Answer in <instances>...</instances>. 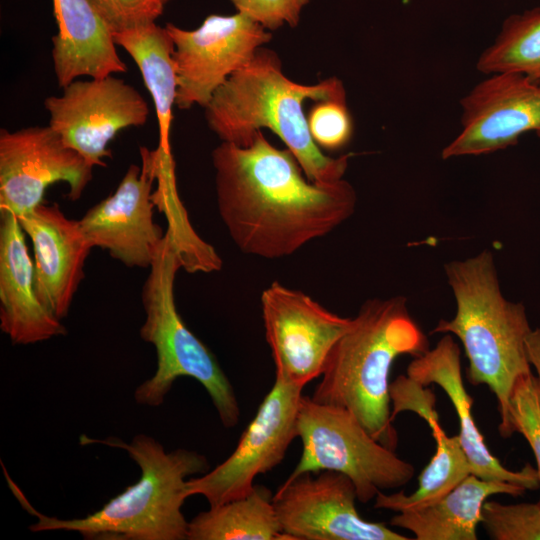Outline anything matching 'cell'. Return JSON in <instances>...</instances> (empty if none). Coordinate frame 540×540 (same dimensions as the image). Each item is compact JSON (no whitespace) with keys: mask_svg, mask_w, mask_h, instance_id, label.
Listing matches in <instances>:
<instances>
[{"mask_svg":"<svg viewBox=\"0 0 540 540\" xmlns=\"http://www.w3.org/2000/svg\"><path fill=\"white\" fill-rule=\"evenodd\" d=\"M211 158L219 216L247 255H292L355 211L357 194L348 181H310L293 153L275 147L261 130L247 147L221 142Z\"/></svg>","mask_w":540,"mask_h":540,"instance_id":"6da1fadb","label":"cell"},{"mask_svg":"<svg viewBox=\"0 0 540 540\" xmlns=\"http://www.w3.org/2000/svg\"><path fill=\"white\" fill-rule=\"evenodd\" d=\"M341 93L344 85L335 76L314 85L292 81L277 52L263 46L215 91L204 108L205 119L221 142L240 147L251 145L263 128L271 130L310 181L329 183L343 179L350 155L333 158L322 152L309 132L304 103Z\"/></svg>","mask_w":540,"mask_h":540,"instance_id":"7a4b0ae2","label":"cell"},{"mask_svg":"<svg viewBox=\"0 0 540 540\" xmlns=\"http://www.w3.org/2000/svg\"><path fill=\"white\" fill-rule=\"evenodd\" d=\"M79 442L125 450L139 466L140 478L94 513L83 518L59 519L37 511L4 468L10 490L22 507L37 518L29 526L31 531H72L89 540L187 539L188 521L182 512L189 497L186 479L208 471L205 455L184 448L166 452L156 439L145 434L134 436L130 443L117 437L93 439L82 434Z\"/></svg>","mask_w":540,"mask_h":540,"instance_id":"3957f363","label":"cell"},{"mask_svg":"<svg viewBox=\"0 0 540 540\" xmlns=\"http://www.w3.org/2000/svg\"><path fill=\"white\" fill-rule=\"evenodd\" d=\"M428 349L404 296L368 299L332 348L311 398L348 410L374 439L395 450L391 368L399 356L415 357Z\"/></svg>","mask_w":540,"mask_h":540,"instance_id":"277c9868","label":"cell"},{"mask_svg":"<svg viewBox=\"0 0 540 540\" xmlns=\"http://www.w3.org/2000/svg\"><path fill=\"white\" fill-rule=\"evenodd\" d=\"M456 302L450 320L441 319L431 334L455 335L468 359L467 378L475 386L486 385L496 397L500 413L499 433H513L510 397L517 380L532 373L526 340L533 330L525 306L501 292L491 251L483 250L464 260L444 265Z\"/></svg>","mask_w":540,"mask_h":540,"instance_id":"5b68a950","label":"cell"},{"mask_svg":"<svg viewBox=\"0 0 540 540\" xmlns=\"http://www.w3.org/2000/svg\"><path fill=\"white\" fill-rule=\"evenodd\" d=\"M183 268L180 248L166 231L157 256L142 288L145 320L140 337L154 346L156 371L138 385V404L160 406L180 377L197 380L209 394L222 425L239 423L240 407L231 382L210 349L188 328L175 303L174 281Z\"/></svg>","mask_w":540,"mask_h":540,"instance_id":"8992f818","label":"cell"},{"mask_svg":"<svg viewBox=\"0 0 540 540\" xmlns=\"http://www.w3.org/2000/svg\"><path fill=\"white\" fill-rule=\"evenodd\" d=\"M297 437L302 454L287 478L303 473L331 470L353 482L357 500L363 504L380 491L401 488L415 475V467L374 439L348 410L302 396Z\"/></svg>","mask_w":540,"mask_h":540,"instance_id":"52a82bcc","label":"cell"},{"mask_svg":"<svg viewBox=\"0 0 540 540\" xmlns=\"http://www.w3.org/2000/svg\"><path fill=\"white\" fill-rule=\"evenodd\" d=\"M302 390V386L275 377L235 450L212 471L188 479V496L201 495L213 507L248 495L255 478L279 465L298 438Z\"/></svg>","mask_w":540,"mask_h":540,"instance_id":"ba28073f","label":"cell"},{"mask_svg":"<svg viewBox=\"0 0 540 540\" xmlns=\"http://www.w3.org/2000/svg\"><path fill=\"white\" fill-rule=\"evenodd\" d=\"M165 28L174 45L176 106L181 110L205 108L215 91L272 39L270 31L239 12L208 15L193 30L173 23Z\"/></svg>","mask_w":540,"mask_h":540,"instance_id":"9c48e42d","label":"cell"},{"mask_svg":"<svg viewBox=\"0 0 540 540\" xmlns=\"http://www.w3.org/2000/svg\"><path fill=\"white\" fill-rule=\"evenodd\" d=\"M261 309L275 377L302 387L322 375L332 348L352 321L277 281L263 290Z\"/></svg>","mask_w":540,"mask_h":540,"instance_id":"30bf717a","label":"cell"},{"mask_svg":"<svg viewBox=\"0 0 540 540\" xmlns=\"http://www.w3.org/2000/svg\"><path fill=\"white\" fill-rule=\"evenodd\" d=\"M44 106L49 126L93 167L106 166L108 145L121 130L142 126L149 117L144 97L115 75L76 79L60 96L46 98Z\"/></svg>","mask_w":540,"mask_h":540,"instance_id":"8fae6325","label":"cell"},{"mask_svg":"<svg viewBox=\"0 0 540 540\" xmlns=\"http://www.w3.org/2000/svg\"><path fill=\"white\" fill-rule=\"evenodd\" d=\"M93 168L49 125L1 129L0 212L30 213L57 182L66 183L67 198L76 201L92 180Z\"/></svg>","mask_w":540,"mask_h":540,"instance_id":"7c38bea8","label":"cell"},{"mask_svg":"<svg viewBox=\"0 0 540 540\" xmlns=\"http://www.w3.org/2000/svg\"><path fill=\"white\" fill-rule=\"evenodd\" d=\"M355 486L346 475L323 470L285 482L273 505L286 540H408L384 522L363 519Z\"/></svg>","mask_w":540,"mask_h":540,"instance_id":"4fadbf2b","label":"cell"},{"mask_svg":"<svg viewBox=\"0 0 540 540\" xmlns=\"http://www.w3.org/2000/svg\"><path fill=\"white\" fill-rule=\"evenodd\" d=\"M460 104L462 130L442 150L443 159L506 149L528 132L540 137V85L523 74H492Z\"/></svg>","mask_w":540,"mask_h":540,"instance_id":"5bb4252c","label":"cell"},{"mask_svg":"<svg viewBox=\"0 0 540 540\" xmlns=\"http://www.w3.org/2000/svg\"><path fill=\"white\" fill-rule=\"evenodd\" d=\"M141 157V166L131 164L116 190L78 221L93 247L127 267L150 268L166 232L153 220L151 151L141 148Z\"/></svg>","mask_w":540,"mask_h":540,"instance_id":"9a60e30c","label":"cell"},{"mask_svg":"<svg viewBox=\"0 0 540 540\" xmlns=\"http://www.w3.org/2000/svg\"><path fill=\"white\" fill-rule=\"evenodd\" d=\"M33 246L34 285L40 302L57 318L67 316L93 248L79 221L44 202L18 217Z\"/></svg>","mask_w":540,"mask_h":540,"instance_id":"2e32d148","label":"cell"},{"mask_svg":"<svg viewBox=\"0 0 540 540\" xmlns=\"http://www.w3.org/2000/svg\"><path fill=\"white\" fill-rule=\"evenodd\" d=\"M460 358L459 345L451 334H445L434 348L414 357L406 369V376L424 387L436 384L448 396L459 420L458 435L473 475L484 480L513 483L526 490L540 488L537 470L530 463L519 471H512L490 452L472 415L473 398L463 383Z\"/></svg>","mask_w":540,"mask_h":540,"instance_id":"e0dca14e","label":"cell"},{"mask_svg":"<svg viewBox=\"0 0 540 540\" xmlns=\"http://www.w3.org/2000/svg\"><path fill=\"white\" fill-rule=\"evenodd\" d=\"M0 328L15 345L67 333L61 319L39 300L25 232L12 212H0Z\"/></svg>","mask_w":540,"mask_h":540,"instance_id":"ac0fdd59","label":"cell"},{"mask_svg":"<svg viewBox=\"0 0 540 540\" xmlns=\"http://www.w3.org/2000/svg\"><path fill=\"white\" fill-rule=\"evenodd\" d=\"M58 32L51 39L58 85L82 76L102 78L125 73L113 34L88 0H52Z\"/></svg>","mask_w":540,"mask_h":540,"instance_id":"d6986e66","label":"cell"},{"mask_svg":"<svg viewBox=\"0 0 540 540\" xmlns=\"http://www.w3.org/2000/svg\"><path fill=\"white\" fill-rule=\"evenodd\" d=\"M522 486L466 477L439 500L416 510L398 512L389 524L414 534L416 540H476L482 507L495 494L521 496Z\"/></svg>","mask_w":540,"mask_h":540,"instance_id":"ffe728a7","label":"cell"},{"mask_svg":"<svg viewBox=\"0 0 540 540\" xmlns=\"http://www.w3.org/2000/svg\"><path fill=\"white\" fill-rule=\"evenodd\" d=\"M113 38L134 60L151 95L158 120V149L172 154L169 140L177 75L172 56L174 45L168 31L153 22L114 33Z\"/></svg>","mask_w":540,"mask_h":540,"instance_id":"44dd1931","label":"cell"},{"mask_svg":"<svg viewBox=\"0 0 540 540\" xmlns=\"http://www.w3.org/2000/svg\"><path fill=\"white\" fill-rule=\"evenodd\" d=\"M188 540H286L271 491L254 485L242 497L210 507L188 522Z\"/></svg>","mask_w":540,"mask_h":540,"instance_id":"7402d4cb","label":"cell"},{"mask_svg":"<svg viewBox=\"0 0 540 540\" xmlns=\"http://www.w3.org/2000/svg\"><path fill=\"white\" fill-rule=\"evenodd\" d=\"M421 418L432 430L436 451L419 475L418 488L408 495L404 490L392 494L380 491L375 497L374 508L398 513L425 507L442 498L472 474L471 464L459 435L445 434L434 408L426 411Z\"/></svg>","mask_w":540,"mask_h":540,"instance_id":"603a6c76","label":"cell"},{"mask_svg":"<svg viewBox=\"0 0 540 540\" xmlns=\"http://www.w3.org/2000/svg\"><path fill=\"white\" fill-rule=\"evenodd\" d=\"M485 74L519 73L531 80L540 75V7L507 17L495 41L478 58Z\"/></svg>","mask_w":540,"mask_h":540,"instance_id":"cb8c5ba5","label":"cell"},{"mask_svg":"<svg viewBox=\"0 0 540 540\" xmlns=\"http://www.w3.org/2000/svg\"><path fill=\"white\" fill-rule=\"evenodd\" d=\"M155 179L158 188L152 194L155 206L167 213L168 231L177 242L187 272H211L221 269L222 260L214 248L200 239L187 219L186 212L179 200L174 162L153 158Z\"/></svg>","mask_w":540,"mask_h":540,"instance_id":"d4e9b609","label":"cell"},{"mask_svg":"<svg viewBox=\"0 0 540 540\" xmlns=\"http://www.w3.org/2000/svg\"><path fill=\"white\" fill-rule=\"evenodd\" d=\"M481 524L493 540H540V504L486 500Z\"/></svg>","mask_w":540,"mask_h":540,"instance_id":"484cf974","label":"cell"},{"mask_svg":"<svg viewBox=\"0 0 540 540\" xmlns=\"http://www.w3.org/2000/svg\"><path fill=\"white\" fill-rule=\"evenodd\" d=\"M307 117L309 132L320 149L337 151L350 142L353 120L346 103V92L315 101Z\"/></svg>","mask_w":540,"mask_h":540,"instance_id":"4316f807","label":"cell"},{"mask_svg":"<svg viewBox=\"0 0 540 540\" xmlns=\"http://www.w3.org/2000/svg\"><path fill=\"white\" fill-rule=\"evenodd\" d=\"M510 417L514 433L523 435L533 451L540 485V382L533 372L515 383L510 397Z\"/></svg>","mask_w":540,"mask_h":540,"instance_id":"83f0119b","label":"cell"},{"mask_svg":"<svg viewBox=\"0 0 540 540\" xmlns=\"http://www.w3.org/2000/svg\"><path fill=\"white\" fill-rule=\"evenodd\" d=\"M88 1L112 34L156 22L165 7L157 0Z\"/></svg>","mask_w":540,"mask_h":540,"instance_id":"f1b7e54d","label":"cell"},{"mask_svg":"<svg viewBox=\"0 0 540 540\" xmlns=\"http://www.w3.org/2000/svg\"><path fill=\"white\" fill-rule=\"evenodd\" d=\"M242 13L268 31L284 25L295 28L311 0H229Z\"/></svg>","mask_w":540,"mask_h":540,"instance_id":"f546056e","label":"cell"},{"mask_svg":"<svg viewBox=\"0 0 540 540\" xmlns=\"http://www.w3.org/2000/svg\"><path fill=\"white\" fill-rule=\"evenodd\" d=\"M527 353L540 382V328L533 329L526 340Z\"/></svg>","mask_w":540,"mask_h":540,"instance_id":"4dcf8cb0","label":"cell"},{"mask_svg":"<svg viewBox=\"0 0 540 540\" xmlns=\"http://www.w3.org/2000/svg\"><path fill=\"white\" fill-rule=\"evenodd\" d=\"M157 1H159L160 3H162L165 6L168 2H170L172 0H157Z\"/></svg>","mask_w":540,"mask_h":540,"instance_id":"1f68e13d","label":"cell"},{"mask_svg":"<svg viewBox=\"0 0 540 540\" xmlns=\"http://www.w3.org/2000/svg\"><path fill=\"white\" fill-rule=\"evenodd\" d=\"M532 81H534L536 84L540 85V75L537 78L533 79Z\"/></svg>","mask_w":540,"mask_h":540,"instance_id":"d6a6232c","label":"cell"}]
</instances>
